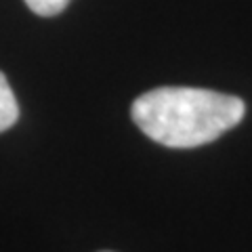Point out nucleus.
<instances>
[{"mask_svg":"<svg viewBox=\"0 0 252 252\" xmlns=\"http://www.w3.org/2000/svg\"><path fill=\"white\" fill-rule=\"evenodd\" d=\"M246 105L240 97L191 86H160L143 93L130 116L160 145L189 149L212 143L242 122Z\"/></svg>","mask_w":252,"mask_h":252,"instance_id":"f257e3e1","label":"nucleus"},{"mask_svg":"<svg viewBox=\"0 0 252 252\" xmlns=\"http://www.w3.org/2000/svg\"><path fill=\"white\" fill-rule=\"evenodd\" d=\"M19 118V103L6 76L0 72V132L9 130Z\"/></svg>","mask_w":252,"mask_h":252,"instance_id":"f03ea898","label":"nucleus"},{"mask_svg":"<svg viewBox=\"0 0 252 252\" xmlns=\"http://www.w3.org/2000/svg\"><path fill=\"white\" fill-rule=\"evenodd\" d=\"M72 0H26V4L30 6V11H34L40 17H55L61 11H65V6Z\"/></svg>","mask_w":252,"mask_h":252,"instance_id":"7ed1b4c3","label":"nucleus"},{"mask_svg":"<svg viewBox=\"0 0 252 252\" xmlns=\"http://www.w3.org/2000/svg\"><path fill=\"white\" fill-rule=\"evenodd\" d=\"M103 252H109V250H103Z\"/></svg>","mask_w":252,"mask_h":252,"instance_id":"20e7f679","label":"nucleus"}]
</instances>
